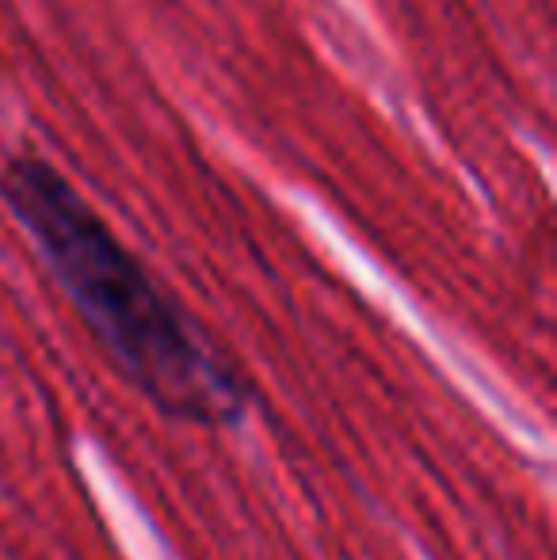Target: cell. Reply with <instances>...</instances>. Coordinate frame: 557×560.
Instances as JSON below:
<instances>
[{
  "label": "cell",
  "instance_id": "1",
  "mask_svg": "<svg viewBox=\"0 0 557 560\" xmlns=\"http://www.w3.org/2000/svg\"><path fill=\"white\" fill-rule=\"evenodd\" d=\"M0 195L81 320L149 405L184 423H225L245 408L241 377L54 164L15 156L0 176Z\"/></svg>",
  "mask_w": 557,
  "mask_h": 560
}]
</instances>
